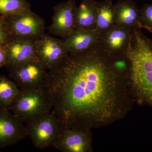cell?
<instances>
[{"label":"cell","mask_w":152,"mask_h":152,"mask_svg":"<svg viewBox=\"0 0 152 152\" xmlns=\"http://www.w3.org/2000/svg\"><path fill=\"white\" fill-rule=\"evenodd\" d=\"M128 78L99 43L69 54L48 71L43 86L63 127L92 130L122 119L131 110L135 99Z\"/></svg>","instance_id":"cell-1"},{"label":"cell","mask_w":152,"mask_h":152,"mask_svg":"<svg viewBox=\"0 0 152 152\" xmlns=\"http://www.w3.org/2000/svg\"><path fill=\"white\" fill-rule=\"evenodd\" d=\"M126 56L129 63L128 80L135 100L152 106V40L139 28L133 29Z\"/></svg>","instance_id":"cell-2"},{"label":"cell","mask_w":152,"mask_h":152,"mask_svg":"<svg viewBox=\"0 0 152 152\" xmlns=\"http://www.w3.org/2000/svg\"><path fill=\"white\" fill-rule=\"evenodd\" d=\"M53 104L43 86L20 90L8 109L23 123L51 111Z\"/></svg>","instance_id":"cell-3"},{"label":"cell","mask_w":152,"mask_h":152,"mask_svg":"<svg viewBox=\"0 0 152 152\" xmlns=\"http://www.w3.org/2000/svg\"><path fill=\"white\" fill-rule=\"evenodd\" d=\"M28 137L37 148L43 150L53 147L63 128L58 118L52 110L27 123Z\"/></svg>","instance_id":"cell-4"},{"label":"cell","mask_w":152,"mask_h":152,"mask_svg":"<svg viewBox=\"0 0 152 152\" xmlns=\"http://www.w3.org/2000/svg\"><path fill=\"white\" fill-rule=\"evenodd\" d=\"M4 18L10 37L38 38L45 34V20L32 11Z\"/></svg>","instance_id":"cell-5"},{"label":"cell","mask_w":152,"mask_h":152,"mask_svg":"<svg viewBox=\"0 0 152 152\" xmlns=\"http://www.w3.org/2000/svg\"><path fill=\"white\" fill-rule=\"evenodd\" d=\"M35 45V58L48 71L58 65L69 54L63 40L46 34L37 38Z\"/></svg>","instance_id":"cell-6"},{"label":"cell","mask_w":152,"mask_h":152,"mask_svg":"<svg viewBox=\"0 0 152 152\" xmlns=\"http://www.w3.org/2000/svg\"><path fill=\"white\" fill-rule=\"evenodd\" d=\"M92 144L91 130L63 126L53 147L62 152H92Z\"/></svg>","instance_id":"cell-7"},{"label":"cell","mask_w":152,"mask_h":152,"mask_svg":"<svg viewBox=\"0 0 152 152\" xmlns=\"http://www.w3.org/2000/svg\"><path fill=\"white\" fill-rule=\"evenodd\" d=\"M9 71V77L20 90L43 86L48 71L36 58Z\"/></svg>","instance_id":"cell-8"},{"label":"cell","mask_w":152,"mask_h":152,"mask_svg":"<svg viewBox=\"0 0 152 152\" xmlns=\"http://www.w3.org/2000/svg\"><path fill=\"white\" fill-rule=\"evenodd\" d=\"M37 38L10 37L5 45L7 54L5 66L9 70L36 58Z\"/></svg>","instance_id":"cell-9"},{"label":"cell","mask_w":152,"mask_h":152,"mask_svg":"<svg viewBox=\"0 0 152 152\" xmlns=\"http://www.w3.org/2000/svg\"><path fill=\"white\" fill-rule=\"evenodd\" d=\"M133 29L118 26L100 34L99 45L105 53L112 58L124 56L129 46Z\"/></svg>","instance_id":"cell-10"},{"label":"cell","mask_w":152,"mask_h":152,"mask_svg":"<svg viewBox=\"0 0 152 152\" xmlns=\"http://www.w3.org/2000/svg\"><path fill=\"white\" fill-rule=\"evenodd\" d=\"M77 8L75 0H68L55 6L52 22L48 28L49 33L64 39L67 37L76 29Z\"/></svg>","instance_id":"cell-11"},{"label":"cell","mask_w":152,"mask_h":152,"mask_svg":"<svg viewBox=\"0 0 152 152\" xmlns=\"http://www.w3.org/2000/svg\"><path fill=\"white\" fill-rule=\"evenodd\" d=\"M8 109H0V147L17 143L28 137L26 126Z\"/></svg>","instance_id":"cell-12"},{"label":"cell","mask_w":152,"mask_h":152,"mask_svg":"<svg viewBox=\"0 0 152 152\" xmlns=\"http://www.w3.org/2000/svg\"><path fill=\"white\" fill-rule=\"evenodd\" d=\"M100 34L95 29L84 30L75 29L63 40L69 54H78L92 48L99 43Z\"/></svg>","instance_id":"cell-13"},{"label":"cell","mask_w":152,"mask_h":152,"mask_svg":"<svg viewBox=\"0 0 152 152\" xmlns=\"http://www.w3.org/2000/svg\"><path fill=\"white\" fill-rule=\"evenodd\" d=\"M115 26L134 28H143L140 10L132 0H120L114 4Z\"/></svg>","instance_id":"cell-14"},{"label":"cell","mask_w":152,"mask_h":152,"mask_svg":"<svg viewBox=\"0 0 152 152\" xmlns=\"http://www.w3.org/2000/svg\"><path fill=\"white\" fill-rule=\"evenodd\" d=\"M98 2L95 0H82L75 15L76 29L91 30L95 29Z\"/></svg>","instance_id":"cell-15"},{"label":"cell","mask_w":152,"mask_h":152,"mask_svg":"<svg viewBox=\"0 0 152 152\" xmlns=\"http://www.w3.org/2000/svg\"><path fill=\"white\" fill-rule=\"evenodd\" d=\"M115 25L113 0L98 2L95 29L101 34Z\"/></svg>","instance_id":"cell-16"},{"label":"cell","mask_w":152,"mask_h":152,"mask_svg":"<svg viewBox=\"0 0 152 152\" xmlns=\"http://www.w3.org/2000/svg\"><path fill=\"white\" fill-rule=\"evenodd\" d=\"M20 91L16 84L12 80L5 76H0V109L8 110Z\"/></svg>","instance_id":"cell-17"},{"label":"cell","mask_w":152,"mask_h":152,"mask_svg":"<svg viewBox=\"0 0 152 152\" xmlns=\"http://www.w3.org/2000/svg\"><path fill=\"white\" fill-rule=\"evenodd\" d=\"M31 11V4L26 0H0V15L4 17Z\"/></svg>","instance_id":"cell-18"},{"label":"cell","mask_w":152,"mask_h":152,"mask_svg":"<svg viewBox=\"0 0 152 152\" xmlns=\"http://www.w3.org/2000/svg\"><path fill=\"white\" fill-rule=\"evenodd\" d=\"M143 28L152 32V4H147L140 10Z\"/></svg>","instance_id":"cell-19"},{"label":"cell","mask_w":152,"mask_h":152,"mask_svg":"<svg viewBox=\"0 0 152 152\" xmlns=\"http://www.w3.org/2000/svg\"><path fill=\"white\" fill-rule=\"evenodd\" d=\"M10 38L6 28L4 18L0 15V46H4Z\"/></svg>","instance_id":"cell-20"},{"label":"cell","mask_w":152,"mask_h":152,"mask_svg":"<svg viewBox=\"0 0 152 152\" xmlns=\"http://www.w3.org/2000/svg\"><path fill=\"white\" fill-rule=\"evenodd\" d=\"M7 54L4 46H0V68L5 66Z\"/></svg>","instance_id":"cell-21"}]
</instances>
